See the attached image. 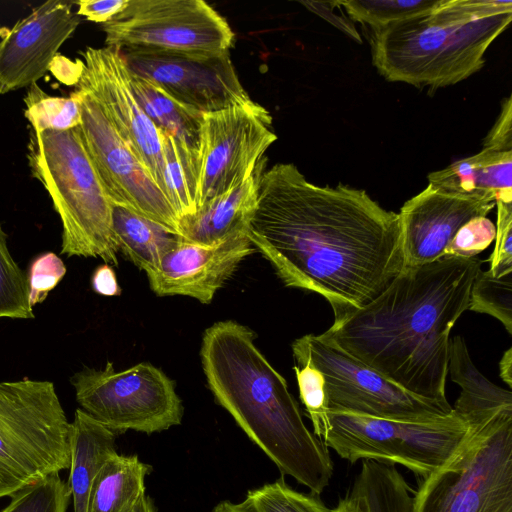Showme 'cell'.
<instances>
[{"label": "cell", "mask_w": 512, "mask_h": 512, "mask_svg": "<svg viewBox=\"0 0 512 512\" xmlns=\"http://www.w3.org/2000/svg\"><path fill=\"white\" fill-rule=\"evenodd\" d=\"M499 371L500 377L502 380L508 385L509 388L512 387V348H508L500 362H499Z\"/></svg>", "instance_id": "41"}, {"label": "cell", "mask_w": 512, "mask_h": 512, "mask_svg": "<svg viewBox=\"0 0 512 512\" xmlns=\"http://www.w3.org/2000/svg\"><path fill=\"white\" fill-rule=\"evenodd\" d=\"M150 469L136 455H112L94 480L87 512H132L146 494Z\"/></svg>", "instance_id": "24"}, {"label": "cell", "mask_w": 512, "mask_h": 512, "mask_svg": "<svg viewBox=\"0 0 512 512\" xmlns=\"http://www.w3.org/2000/svg\"><path fill=\"white\" fill-rule=\"evenodd\" d=\"M116 434L77 409L71 423L68 488L74 512H87L94 480L103 464L117 453Z\"/></svg>", "instance_id": "21"}, {"label": "cell", "mask_w": 512, "mask_h": 512, "mask_svg": "<svg viewBox=\"0 0 512 512\" xmlns=\"http://www.w3.org/2000/svg\"><path fill=\"white\" fill-rule=\"evenodd\" d=\"M468 310L498 319L512 334V271L493 275L480 269L472 283Z\"/></svg>", "instance_id": "29"}, {"label": "cell", "mask_w": 512, "mask_h": 512, "mask_svg": "<svg viewBox=\"0 0 512 512\" xmlns=\"http://www.w3.org/2000/svg\"><path fill=\"white\" fill-rule=\"evenodd\" d=\"M254 251L248 234L213 246L181 239L159 267L146 274L149 286L157 296H188L208 304L242 260Z\"/></svg>", "instance_id": "18"}, {"label": "cell", "mask_w": 512, "mask_h": 512, "mask_svg": "<svg viewBox=\"0 0 512 512\" xmlns=\"http://www.w3.org/2000/svg\"><path fill=\"white\" fill-rule=\"evenodd\" d=\"M70 382L80 409L112 432L152 434L181 424L183 406L174 382L150 363L116 371L84 367Z\"/></svg>", "instance_id": "9"}, {"label": "cell", "mask_w": 512, "mask_h": 512, "mask_svg": "<svg viewBox=\"0 0 512 512\" xmlns=\"http://www.w3.org/2000/svg\"><path fill=\"white\" fill-rule=\"evenodd\" d=\"M483 148L512 151L511 96L503 100L500 114L483 142Z\"/></svg>", "instance_id": "38"}, {"label": "cell", "mask_w": 512, "mask_h": 512, "mask_svg": "<svg viewBox=\"0 0 512 512\" xmlns=\"http://www.w3.org/2000/svg\"><path fill=\"white\" fill-rule=\"evenodd\" d=\"M468 433L469 424L453 409L427 421L328 411L322 441L352 464L360 459L400 464L425 478L453 456Z\"/></svg>", "instance_id": "8"}, {"label": "cell", "mask_w": 512, "mask_h": 512, "mask_svg": "<svg viewBox=\"0 0 512 512\" xmlns=\"http://www.w3.org/2000/svg\"><path fill=\"white\" fill-rule=\"evenodd\" d=\"M212 512H252L245 503H234L229 500L219 502L212 510Z\"/></svg>", "instance_id": "43"}, {"label": "cell", "mask_w": 512, "mask_h": 512, "mask_svg": "<svg viewBox=\"0 0 512 512\" xmlns=\"http://www.w3.org/2000/svg\"><path fill=\"white\" fill-rule=\"evenodd\" d=\"M63 260L54 252L38 255L30 264L27 280L29 302L33 308L42 303L66 274Z\"/></svg>", "instance_id": "35"}, {"label": "cell", "mask_w": 512, "mask_h": 512, "mask_svg": "<svg viewBox=\"0 0 512 512\" xmlns=\"http://www.w3.org/2000/svg\"><path fill=\"white\" fill-rule=\"evenodd\" d=\"M73 4L49 0L12 27L0 28V94L28 88L51 69L59 48L80 24Z\"/></svg>", "instance_id": "16"}, {"label": "cell", "mask_w": 512, "mask_h": 512, "mask_svg": "<svg viewBox=\"0 0 512 512\" xmlns=\"http://www.w3.org/2000/svg\"><path fill=\"white\" fill-rule=\"evenodd\" d=\"M292 352L296 361L308 359L322 373L328 411L403 421L433 420L452 412V407L404 390L323 334L296 339Z\"/></svg>", "instance_id": "10"}, {"label": "cell", "mask_w": 512, "mask_h": 512, "mask_svg": "<svg viewBox=\"0 0 512 512\" xmlns=\"http://www.w3.org/2000/svg\"><path fill=\"white\" fill-rule=\"evenodd\" d=\"M497 223L495 246L488 258L489 271L501 275L512 271V203L496 202Z\"/></svg>", "instance_id": "37"}, {"label": "cell", "mask_w": 512, "mask_h": 512, "mask_svg": "<svg viewBox=\"0 0 512 512\" xmlns=\"http://www.w3.org/2000/svg\"><path fill=\"white\" fill-rule=\"evenodd\" d=\"M27 160L32 177L46 189L61 220V254L101 258L118 266L112 204L78 126L65 131L30 128Z\"/></svg>", "instance_id": "5"}, {"label": "cell", "mask_w": 512, "mask_h": 512, "mask_svg": "<svg viewBox=\"0 0 512 512\" xmlns=\"http://www.w3.org/2000/svg\"><path fill=\"white\" fill-rule=\"evenodd\" d=\"M160 132L164 163L165 195L178 218L196 212V153L165 131Z\"/></svg>", "instance_id": "27"}, {"label": "cell", "mask_w": 512, "mask_h": 512, "mask_svg": "<svg viewBox=\"0 0 512 512\" xmlns=\"http://www.w3.org/2000/svg\"><path fill=\"white\" fill-rule=\"evenodd\" d=\"M248 237L287 287L321 295L337 324L404 268L398 213L363 189L318 186L292 163L261 174Z\"/></svg>", "instance_id": "1"}, {"label": "cell", "mask_w": 512, "mask_h": 512, "mask_svg": "<svg viewBox=\"0 0 512 512\" xmlns=\"http://www.w3.org/2000/svg\"><path fill=\"white\" fill-rule=\"evenodd\" d=\"M7 239L0 224V318L31 319L27 273L11 256Z\"/></svg>", "instance_id": "31"}, {"label": "cell", "mask_w": 512, "mask_h": 512, "mask_svg": "<svg viewBox=\"0 0 512 512\" xmlns=\"http://www.w3.org/2000/svg\"><path fill=\"white\" fill-rule=\"evenodd\" d=\"M112 231L118 252L146 274L182 239L166 227L126 208L112 205Z\"/></svg>", "instance_id": "23"}, {"label": "cell", "mask_w": 512, "mask_h": 512, "mask_svg": "<svg viewBox=\"0 0 512 512\" xmlns=\"http://www.w3.org/2000/svg\"><path fill=\"white\" fill-rule=\"evenodd\" d=\"M128 69L201 114L250 99L230 52L192 54L146 48L120 50Z\"/></svg>", "instance_id": "15"}, {"label": "cell", "mask_w": 512, "mask_h": 512, "mask_svg": "<svg viewBox=\"0 0 512 512\" xmlns=\"http://www.w3.org/2000/svg\"><path fill=\"white\" fill-rule=\"evenodd\" d=\"M491 197L450 193L428 186L404 203L400 213L404 267L437 261L469 220L487 216Z\"/></svg>", "instance_id": "17"}, {"label": "cell", "mask_w": 512, "mask_h": 512, "mask_svg": "<svg viewBox=\"0 0 512 512\" xmlns=\"http://www.w3.org/2000/svg\"><path fill=\"white\" fill-rule=\"evenodd\" d=\"M293 367L299 395L308 417L313 424V433L322 440L328 424V409L322 373L308 360L296 361Z\"/></svg>", "instance_id": "34"}, {"label": "cell", "mask_w": 512, "mask_h": 512, "mask_svg": "<svg viewBox=\"0 0 512 512\" xmlns=\"http://www.w3.org/2000/svg\"><path fill=\"white\" fill-rule=\"evenodd\" d=\"M482 263L442 257L404 267L374 300L322 334L404 390L451 408L450 332L468 310Z\"/></svg>", "instance_id": "2"}, {"label": "cell", "mask_w": 512, "mask_h": 512, "mask_svg": "<svg viewBox=\"0 0 512 512\" xmlns=\"http://www.w3.org/2000/svg\"><path fill=\"white\" fill-rule=\"evenodd\" d=\"M411 512H512V411L469 423L459 449L422 478Z\"/></svg>", "instance_id": "7"}, {"label": "cell", "mask_w": 512, "mask_h": 512, "mask_svg": "<svg viewBox=\"0 0 512 512\" xmlns=\"http://www.w3.org/2000/svg\"><path fill=\"white\" fill-rule=\"evenodd\" d=\"M265 160L239 186L204 204L194 214L179 219V235L187 242L213 246L248 234L257 205Z\"/></svg>", "instance_id": "19"}, {"label": "cell", "mask_w": 512, "mask_h": 512, "mask_svg": "<svg viewBox=\"0 0 512 512\" xmlns=\"http://www.w3.org/2000/svg\"><path fill=\"white\" fill-rule=\"evenodd\" d=\"M448 373L461 387L453 411L467 423L512 411V393L489 381L474 365L461 336L450 339Z\"/></svg>", "instance_id": "22"}, {"label": "cell", "mask_w": 512, "mask_h": 512, "mask_svg": "<svg viewBox=\"0 0 512 512\" xmlns=\"http://www.w3.org/2000/svg\"><path fill=\"white\" fill-rule=\"evenodd\" d=\"M72 93L80 107V137L111 204L179 235V218L169 200L95 99L82 90L75 89Z\"/></svg>", "instance_id": "13"}, {"label": "cell", "mask_w": 512, "mask_h": 512, "mask_svg": "<svg viewBox=\"0 0 512 512\" xmlns=\"http://www.w3.org/2000/svg\"><path fill=\"white\" fill-rule=\"evenodd\" d=\"M441 0H349L340 1L347 15L363 27L375 28L426 13Z\"/></svg>", "instance_id": "30"}, {"label": "cell", "mask_w": 512, "mask_h": 512, "mask_svg": "<svg viewBox=\"0 0 512 512\" xmlns=\"http://www.w3.org/2000/svg\"><path fill=\"white\" fill-rule=\"evenodd\" d=\"M70 434L53 382H0V499L69 469Z\"/></svg>", "instance_id": "6"}, {"label": "cell", "mask_w": 512, "mask_h": 512, "mask_svg": "<svg viewBox=\"0 0 512 512\" xmlns=\"http://www.w3.org/2000/svg\"><path fill=\"white\" fill-rule=\"evenodd\" d=\"M132 512H157V509L152 498L145 494Z\"/></svg>", "instance_id": "44"}, {"label": "cell", "mask_w": 512, "mask_h": 512, "mask_svg": "<svg viewBox=\"0 0 512 512\" xmlns=\"http://www.w3.org/2000/svg\"><path fill=\"white\" fill-rule=\"evenodd\" d=\"M511 20L509 0H441L426 13L363 31L379 75L434 91L479 71Z\"/></svg>", "instance_id": "4"}, {"label": "cell", "mask_w": 512, "mask_h": 512, "mask_svg": "<svg viewBox=\"0 0 512 512\" xmlns=\"http://www.w3.org/2000/svg\"><path fill=\"white\" fill-rule=\"evenodd\" d=\"M428 182L446 192L512 203V151L483 148L430 173Z\"/></svg>", "instance_id": "20"}, {"label": "cell", "mask_w": 512, "mask_h": 512, "mask_svg": "<svg viewBox=\"0 0 512 512\" xmlns=\"http://www.w3.org/2000/svg\"><path fill=\"white\" fill-rule=\"evenodd\" d=\"M276 140L269 111L251 98L203 113L196 152V211L253 175Z\"/></svg>", "instance_id": "11"}, {"label": "cell", "mask_w": 512, "mask_h": 512, "mask_svg": "<svg viewBox=\"0 0 512 512\" xmlns=\"http://www.w3.org/2000/svg\"><path fill=\"white\" fill-rule=\"evenodd\" d=\"M243 502L252 512L328 511L317 495L296 491L282 478L250 490Z\"/></svg>", "instance_id": "32"}, {"label": "cell", "mask_w": 512, "mask_h": 512, "mask_svg": "<svg viewBox=\"0 0 512 512\" xmlns=\"http://www.w3.org/2000/svg\"><path fill=\"white\" fill-rule=\"evenodd\" d=\"M327 512H365L359 503L350 495L341 498L337 506L333 509H328Z\"/></svg>", "instance_id": "42"}, {"label": "cell", "mask_w": 512, "mask_h": 512, "mask_svg": "<svg viewBox=\"0 0 512 512\" xmlns=\"http://www.w3.org/2000/svg\"><path fill=\"white\" fill-rule=\"evenodd\" d=\"M129 76L136 100L156 128L196 153L202 114L181 104L154 82L130 70Z\"/></svg>", "instance_id": "25"}, {"label": "cell", "mask_w": 512, "mask_h": 512, "mask_svg": "<svg viewBox=\"0 0 512 512\" xmlns=\"http://www.w3.org/2000/svg\"><path fill=\"white\" fill-rule=\"evenodd\" d=\"M496 227L487 216H478L465 223L455 234L444 257H475L495 239Z\"/></svg>", "instance_id": "36"}, {"label": "cell", "mask_w": 512, "mask_h": 512, "mask_svg": "<svg viewBox=\"0 0 512 512\" xmlns=\"http://www.w3.org/2000/svg\"><path fill=\"white\" fill-rule=\"evenodd\" d=\"M24 103V116L31 129L65 131L80 124L79 102L73 93L69 97L51 96L34 83L28 87Z\"/></svg>", "instance_id": "28"}, {"label": "cell", "mask_w": 512, "mask_h": 512, "mask_svg": "<svg viewBox=\"0 0 512 512\" xmlns=\"http://www.w3.org/2000/svg\"><path fill=\"white\" fill-rule=\"evenodd\" d=\"M254 340L252 330L232 320L207 328L200 349L207 384L282 475L318 496L333 475L328 447L307 428L286 380Z\"/></svg>", "instance_id": "3"}, {"label": "cell", "mask_w": 512, "mask_h": 512, "mask_svg": "<svg viewBox=\"0 0 512 512\" xmlns=\"http://www.w3.org/2000/svg\"><path fill=\"white\" fill-rule=\"evenodd\" d=\"M129 0H79L74 2L77 5L76 14L87 20L104 24L112 20L128 4Z\"/></svg>", "instance_id": "39"}, {"label": "cell", "mask_w": 512, "mask_h": 512, "mask_svg": "<svg viewBox=\"0 0 512 512\" xmlns=\"http://www.w3.org/2000/svg\"><path fill=\"white\" fill-rule=\"evenodd\" d=\"M101 29L106 46L119 50L216 54L229 51L235 42L226 19L203 0H129Z\"/></svg>", "instance_id": "12"}, {"label": "cell", "mask_w": 512, "mask_h": 512, "mask_svg": "<svg viewBox=\"0 0 512 512\" xmlns=\"http://www.w3.org/2000/svg\"><path fill=\"white\" fill-rule=\"evenodd\" d=\"M411 489L395 465L363 460L348 493L365 512H411Z\"/></svg>", "instance_id": "26"}, {"label": "cell", "mask_w": 512, "mask_h": 512, "mask_svg": "<svg viewBox=\"0 0 512 512\" xmlns=\"http://www.w3.org/2000/svg\"><path fill=\"white\" fill-rule=\"evenodd\" d=\"M10 498L0 512H67L71 494L67 482L53 474Z\"/></svg>", "instance_id": "33"}, {"label": "cell", "mask_w": 512, "mask_h": 512, "mask_svg": "<svg viewBox=\"0 0 512 512\" xmlns=\"http://www.w3.org/2000/svg\"><path fill=\"white\" fill-rule=\"evenodd\" d=\"M76 89L95 99L119 136L165 194L160 132L140 107L119 49L87 47L80 52ZM166 196V195H165Z\"/></svg>", "instance_id": "14"}, {"label": "cell", "mask_w": 512, "mask_h": 512, "mask_svg": "<svg viewBox=\"0 0 512 512\" xmlns=\"http://www.w3.org/2000/svg\"><path fill=\"white\" fill-rule=\"evenodd\" d=\"M93 290L103 296H117L121 294V288L111 265L104 263L99 265L91 278Z\"/></svg>", "instance_id": "40"}]
</instances>
